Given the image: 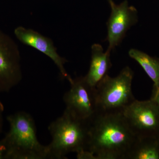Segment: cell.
Masks as SVG:
<instances>
[{"label": "cell", "instance_id": "cell-9", "mask_svg": "<svg viewBox=\"0 0 159 159\" xmlns=\"http://www.w3.org/2000/svg\"><path fill=\"white\" fill-rule=\"evenodd\" d=\"M14 32L16 38L23 44L34 48L51 58L57 66L61 77L69 82L72 81L73 78L68 74L64 66L67 61L60 56L51 39L22 26L17 27Z\"/></svg>", "mask_w": 159, "mask_h": 159}, {"label": "cell", "instance_id": "cell-4", "mask_svg": "<svg viewBox=\"0 0 159 159\" xmlns=\"http://www.w3.org/2000/svg\"><path fill=\"white\" fill-rule=\"evenodd\" d=\"M133 71L127 66L116 77L106 75L95 88L98 111H122L133 102Z\"/></svg>", "mask_w": 159, "mask_h": 159}, {"label": "cell", "instance_id": "cell-14", "mask_svg": "<svg viewBox=\"0 0 159 159\" xmlns=\"http://www.w3.org/2000/svg\"><path fill=\"white\" fill-rule=\"evenodd\" d=\"M6 154V148L2 140H0V159H5Z\"/></svg>", "mask_w": 159, "mask_h": 159}, {"label": "cell", "instance_id": "cell-5", "mask_svg": "<svg viewBox=\"0 0 159 159\" xmlns=\"http://www.w3.org/2000/svg\"><path fill=\"white\" fill-rule=\"evenodd\" d=\"M70 88L63 96L65 110L77 119L89 121L98 111L96 89L86 81L84 76L72 79Z\"/></svg>", "mask_w": 159, "mask_h": 159}, {"label": "cell", "instance_id": "cell-1", "mask_svg": "<svg viewBox=\"0 0 159 159\" xmlns=\"http://www.w3.org/2000/svg\"><path fill=\"white\" fill-rule=\"evenodd\" d=\"M136 138L122 111H98L89 121L87 151L92 159H125Z\"/></svg>", "mask_w": 159, "mask_h": 159}, {"label": "cell", "instance_id": "cell-16", "mask_svg": "<svg viewBox=\"0 0 159 159\" xmlns=\"http://www.w3.org/2000/svg\"><path fill=\"white\" fill-rule=\"evenodd\" d=\"M108 1V2H111V1H112V0H107Z\"/></svg>", "mask_w": 159, "mask_h": 159}, {"label": "cell", "instance_id": "cell-13", "mask_svg": "<svg viewBox=\"0 0 159 159\" xmlns=\"http://www.w3.org/2000/svg\"><path fill=\"white\" fill-rule=\"evenodd\" d=\"M4 112V107L2 102L0 100V135L2 131L4 119L3 114Z\"/></svg>", "mask_w": 159, "mask_h": 159}, {"label": "cell", "instance_id": "cell-11", "mask_svg": "<svg viewBox=\"0 0 159 159\" xmlns=\"http://www.w3.org/2000/svg\"><path fill=\"white\" fill-rule=\"evenodd\" d=\"M125 159H159V138L137 137Z\"/></svg>", "mask_w": 159, "mask_h": 159}, {"label": "cell", "instance_id": "cell-8", "mask_svg": "<svg viewBox=\"0 0 159 159\" xmlns=\"http://www.w3.org/2000/svg\"><path fill=\"white\" fill-rule=\"evenodd\" d=\"M109 3L111 12L107 23L108 43L107 51L111 52L121 43L128 30L138 22V14L136 8L129 6L127 1L119 5L113 0Z\"/></svg>", "mask_w": 159, "mask_h": 159}, {"label": "cell", "instance_id": "cell-7", "mask_svg": "<svg viewBox=\"0 0 159 159\" xmlns=\"http://www.w3.org/2000/svg\"><path fill=\"white\" fill-rule=\"evenodd\" d=\"M20 54L16 43L0 30V93H8L22 79Z\"/></svg>", "mask_w": 159, "mask_h": 159}, {"label": "cell", "instance_id": "cell-12", "mask_svg": "<svg viewBox=\"0 0 159 159\" xmlns=\"http://www.w3.org/2000/svg\"><path fill=\"white\" fill-rule=\"evenodd\" d=\"M129 55L142 67L154 83V88L159 89V59L136 49H131Z\"/></svg>", "mask_w": 159, "mask_h": 159}, {"label": "cell", "instance_id": "cell-10", "mask_svg": "<svg viewBox=\"0 0 159 159\" xmlns=\"http://www.w3.org/2000/svg\"><path fill=\"white\" fill-rule=\"evenodd\" d=\"M110 55L111 52L104 51L102 46L99 44H94L92 46L89 69L84 77L92 87L96 88L111 67Z\"/></svg>", "mask_w": 159, "mask_h": 159}, {"label": "cell", "instance_id": "cell-3", "mask_svg": "<svg viewBox=\"0 0 159 159\" xmlns=\"http://www.w3.org/2000/svg\"><path fill=\"white\" fill-rule=\"evenodd\" d=\"M48 130L51 141L47 145L48 159H65L71 152L78 155L87 151L89 121L77 119L65 110L50 124Z\"/></svg>", "mask_w": 159, "mask_h": 159}, {"label": "cell", "instance_id": "cell-6", "mask_svg": "<svg viewBox=\"0 0 159 159\" xmlns=\"http://www.w3.org/2000/svg\"><path fill=\"white\" fill-rule=\"evenodd\" d=\"M122 112L136 136L158 138L159 107L152 99L147 101L135 99Z\"/></svg>", "mask_w": 159, "mask_h": 159}, {"label": "cell", "instance_id": "cell-15", "mask_svg": "<svg viewBox=\"0 0 159 159\" xmlns=\"http://www.w3.org/2000/svg\"><path fill=\"white\" fill-rule=\"evenodd\" d=\"M151 99L156 102L159 107V89H155L153 96Z\"/></svg>", "mask_w": 159, "mask_h": 159}, {"label": "cell", "instance_id": "cell-2", "mask_svg": "<svg viewBox=\"0 0 159 159\" xmlns=\"http://www.w3.org/2000/svg\"><path fill=\"white\" fill-rule=\"evenodd\" d=\"M9 129L2 139L6 148L5 159H48L47 145L37 139L34 119L23 111L7 117Z\"/></svg>", "mask_w": 159, "mask_h": 159}]
</instances>
